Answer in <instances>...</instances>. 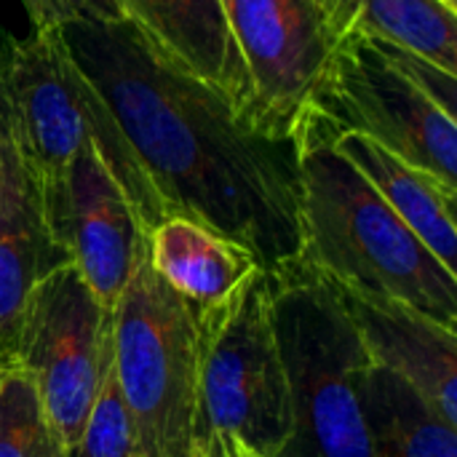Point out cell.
<instances>
[{
  "instance_id": "18",
  "label": "cell",
  "mask_w": 457,
  "mask_h": 457,
  "mask_svg": "<svg viewBox=\"0 0 457 457\" xmlns=\"http://www.w3.org/2000/svg\"><path fill=\"white\" fill-rule=\"evenodd\" d=\"M0 457H70L32 380L13 364H0Z\"/></svg>"
},
{
  "instance_id": "16",
  "label": "cell",
  "mask_w": 457,
  "mask_h": 457,
  "mask_svg": "<svg viewBox=\"0 0 457 457\" xmlns=\"http://www.w3.org/2000/svg\"><path fill=\"white\" fill-rule=\"evenodd\" d=\"M332 40L367 37L407 48L457 75V11L445 0H313Z\"/></svg>"
},
{
  "instance_id": "1",
  "label": "cell",
  "mask_w": 457,
  "mask_h": 457,
  "mask_svg": "<svg viewBox=\"0 0 457 457\" xmlns=\"http://www.w3.org/2000/svg\"><path fill=\"white\" fill-rule=\"evenodd\" d=\"M166 217H187L276 270L303 254L297 145L254 134L233 104L129 21L62 24Z\"/></svg>"
},
{
  "instance_id": "24",
  "label": "cell",
  "mask_w": 457,
  "mask_h": 457,
  "mask_svg": "<svg viewBox=\"0 0 457 457\" xmlns=\"http://www.w3.org/2000/svg\"><path fill=\"white\" fill-rule=\"evenodd\" d=\"M445 3H450V5H455V0H445Z\"/></svg>"
},
{
  "instance_id": "4",
  "label": "cell",
  "mask_w": 457,
  "mask_h": 457,
  "mask_svg": "<svg viewBox=\"0 0 457 457\" xmlns=\"http://www.w3.org/2000/svg\"><path fill=\"white\" fill-rule=\"evenodd\" d=\"M270 278L292 407V431L276 457H372L364 418L372 359L343 292L303 257L270 270Z\"/></svg>"
},
{
  "instance_id": "10",
  "label": "cell",
  "mask_w": 457,
  "mask_h": 457,
  "mask_svg": "<svg viewBox=\"0 0 457 457\" xmlns=\"http://www.w3.org/2000/svg\"><path fill=\"white\" fill-rule=\"evenodd\" d=\"M46 222L94 297L115 311L118 297L147 257L150 230L88 142L64 174L40 187Z\"/></svg>"
},
{
  "instance_id": "15",
  "label": "cell",
  "mask_w": 457,
  "mask_h": 457,
  "mask_svg": "<svg viewBox=\"0 0 457 457\" xmlns=\"http://www.w3.org/2000/svg\"><path fill=\"white\" fill-rule=\"evenodd\" d=\"M147 262L193 308L220 303L260 268L244 246L187 217H166L150 230Z\"/></svg>"
},
{
  "instance_id": "19",
  "label": "cell",
  "mask_w": 457,
  "mask_h": 457,
  "mask_svg": "<svg viewBox=\"0 0 457 457\" xmlns=\"http://www.w3.org/2000/svg\"><path fill=\"white\" fill-rule=\"evenodd\" d=\"M70 457H142L112 359Z\"/></svg>"
},
{
  "instance_id": "12",
  "label": "cell",
  "mask_w": 457,
  "mask_h": 457,
  "mask_svg": "<svg viewBox=\"0 0 457 457\" xmlns=\"http://www.w3.org/2000/svg\"><path fill=\"white\" fill-rule=\"evenodd\" d=\"M118 5L163 59L217 88L244 120L249 86L220 0H118Z\"/></svg>"
},
{
  "instance_id": "23",
  "label": "cell",
  "mask_w": 457,
  "mask_h": 457,
  "mask_svg": "<svg viewBox=\"0 0 457 457\" xmlns=\"http://www.w3.org/2000/svg\"><path fill=\"white\" fill-rule=\"evenodd\" d=\"M13 139V118H11V102H8V91L3 83V72H0V145Z\"/></svg>"
},
{
  "instance_id": "8",
  "label": "cell",
  "mask_w": 457,
  "mask_h": 457,
  "mask_svg": "<svg viewBox=\"0 0 457 457\" xmlns=\"http://www.w3.org/2000/svg\"><path fill=\"white\" fill-rule=\"evenodd\" d=\"M110 359L112 311L94 297L75 265H62L27 295L0 364H13L32 380L72 453Z\"/></svg>"
},
{
  "instance_id": "11",
  "label": "cell",
  "mask_w": 457,
  "mask_h": 457,
  "mask_svg": "<svg viewBox=\"0 0 457 457\" xmlns=\"http://www.w3.org/2000/svg\"><path fill=\"white\" fill-rule=\"evenodd\" d=\"M343 300L372 364L415 388L447 426L457 428L455 329H447L394 300L351 292H343Z\"/></svg>"
},
{
  "instance_id": "21",
  "label": "cell",
  "mask_w": 457,
  "mask_h": 457,
  "mask_svg": "<svg viewBox=\"0 0 457 457\" xmlns=\"http://www.w3.org/2000/svg\"><path fill=\"white\" fill-rule=\"evenodd\" d=\"M193 457H260L254 455L241 439H236L233 434H222V431H212L206 436H201L195 442V453Z\"/></svg>"
},
{
  "instance_id": "20",
  "label": "cell",
  "mask_w": 457,
  "mask_h": 457,
  "mask_svg": "<svg viewBox=\"0 0 457 457\" xmlns=\"http://www.w3.org/2000/svg\"><path fill=\"white\" fill-rule=\"evenodd\" d=\"M62 24L72 21H126V13L120 11L118 0H56Z\"/></svg>"
},
{
  "instance_id": "22",
  "label": "cell",
  "mask_w": 457,
  "mask_h": 457,
  "mask_svg": "<svg viewBox=\"0 0 457 457\" xmlns=\"http://www.w3.org/2000/svg\"><path fill=\"white\" fill-rule=\"evenodd\" d=\"M27 16L32 19V27H48V24H62V13L56 0H21Z\"/></svg>"
},
{
  "instance_id": "9",
  "label": "cell",
  "mask_w": 457,
  "mask_h": 457,
  "mask_svg": "<svg viewBox=\"0 0 457 457\" xmlns=\"http://www.w3.org/2000/svg\"><path fill=\"white\" fill-rule=\"evenodd\" d=\"M241 56L249 102L244 123L268 139L295 142L332 56V35L313 0H220Z\"/></svg>"
},
{
  "instance_id": "2",
  "label": "cell",
  "mask_w": 457,
  "mask_h": 457,
  "mask_svg": "<svg viewBox=\"0 0 457 457\" xmlns=\"http://www.w3.org/2000/svg\"><path fill=\"white\" fill-rule=\"evenodd\" d=\"M303 260L335 287L394 300L457 329V273L332 145H297Z\"/></svg>"
},
{
  "instance_id": "7",
  "label": "cell",
  "mask_w": 457,
  "mask_h": 457,
  "mask_svg": "<svg viewBox=\"0 0 457 457\" xmlns=\"http://www.w3.org/2000/svg\"><path fill=\"white\" fill-rule=\"evenodd\" d=\"M112 361L142 457H193L198 426V319L147 257L112 311Z\"/></svg>"
},
{
  "instance_id": "6",
  "label": "cell",
  "mask_w": 457,
  "mask_h": 457,
  "mask_svg": "<svg viewBox=\"0 0 457 457\" xmlns=\"http://www.w3.org/2000/svg\"><path fill=\"white\" fill-rule=\"evenodd\" d=\"M198 319V426L233 434L254 455L276 457L292 431L289 378L273 321L270 270L254 268Z\"/></svg>"
},
{
  "instance_id": "14",
  "label": "cell",
  "mask_w": 457,
  "mask_h": 457,
  "mask_svg": "<svg viewBox=\"0 0 457 457\" xmlns=\"http://www.w3.org/2000/svg\"><path fill=\"white\" fill-rule=\"evenodd\" d=\"M332 147L359 169V174L380 193L402 222L426 244V249L447 270L457 273L455 185H447L431 171L407 163L361 134H343L332 142Z\"/></svg>"
},
{
  "instance_id": "5",
  "label": "cell",
  "mask_w": 457,
  "mask_h": 457,
  "mask_svg": "<svg viewBox=\"0 0 457 457\" xmlns=\"http://www.w3.org/2000/svg\"><path fill=\"white\" fill-rule=\"evenodd\" d=\"M0 72L11 102L13 142L37 187L56 182L83 145H94L147 230L166 209L147 182L131 145L102 94L78 67L62 24L0 43Z\"/></svg>"
},
{
  "instance_id": "13",
  "label": "cell",
  "mask_w": 457,
  "mask_h": 457,
  "mask_svg": "<svg viewBox=\"0 0 457 457\" xmlns=\"http://www.w3.org/2000/svg\"><path fill=\"white\" fill-rule=\"evenodd\" d=\"M62 265L70 257L51 236L40 187L8 139L0 145V361L27 295Z\"/></svg>"
},
{
  "instance_id": "3",
  "label": "cell",
  "mask_w": 457,
  "mask_h": 457,
  "mask_svg": "<svg viewBox=\"0 0 457 457\" xmlns=\"http://www.w3.org/2000/svg\"><path fill=\"white\" fill-rule=\"evenodd\" d=\"M457 75L394 43L340 37L295 145L361 134L457 187Z\"/></svg>"
},
{
  "instance_id": "17",
  "label": "cell",
  "mask_w": 457,
  "mask_h": 457,
  "mask_svg": "<svg viewBox=\"0 0 457 457\" xmlns=\"http://www.w3.org/2000/svg\"><path fill=\"white\" fill-rule=\"evenodd\" d=\"M372 457H457V428L404 380L372 364L364 383Z\"/></svg>"
}]
</instances>
